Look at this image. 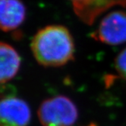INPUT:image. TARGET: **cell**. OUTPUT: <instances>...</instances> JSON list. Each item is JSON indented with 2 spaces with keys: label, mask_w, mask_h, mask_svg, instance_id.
<instances>
[{
  "label": "cell",
  "mask_w": 126,
  "mask_h": 126,
  "mask_svg": "<svg viewBox=\"0 0 126 126\" xmlns=\"http://www.w3.org/2000/svg\"><path fill=\"white\" fill-rule=\"evenodd\" d=\"M31 49L36 61L44 67H60L74 59L72 36L62 25L40 29L33 37Z\"/></svg>",
  "instance_id": "cell-1"
},
{
  "label": "cell",
  "mask_w": 126,
  "mask_h": 126,
  "mask_svg": "<svg viewBox=\"0 0 126 126\" xmlns=\"http://www.w3.org/2000/svg\"><path fill=\"white\" fill-rule=\"evenodd\" d=\"M38 117L43 126H75L78 111L71 99L59 95L43 101Z\"/></svg>",
  "instance_id": "cell-2"
},
{
  "label": "cell",
  "mask_w": 126,
  "mask_h": 126,
  "mask_svg": "<svg viewBox=\"0 0 126 126\" xmlns=\"http://www.w3.org/2000/svg\"><path fill=\"white\" fill-rule=\"evenodd\" d=\"M92 37L112 46L126 43V12L113 11L108 13L100 22Z\"/></svg>",
  "instance_id": "cell-3"
},
{
  "label": "cell",
  "mask_w": 126,
  "mask_h": 126,
  "mask_svg": "<svg viewBox=\"0 0 126 126\" xmlns=\"http://www.w3.org/2000/svg\"><path fill=\"white\" fill-rule=\"evenodd\" d=\"M31 117L30 106L21 98L12 95L2 98L0 104L1 126H28Z\"/></svg>",
  "instance_id": "cell-4"
},
{
  "label": "cell",
  "mask_w": 126,
  "mask_h": 126,
  "mask_svg": "<svg viewBox=\"0 0 126 126\" xmlns=\"http://www.w3.org/2000/svg\"><path fill=\"white\" fill-rule=\"evenodd\" d=\"M25 17L26 8L21 0H0V27L3 31L18 28Z\"/></svg>",
  "instance_id": "cell-5"
},
{
  "label": "cell",
  "mask_w": 126,
  "mask_h": 126,
  "mask_svg": "<svg viewBox=\"0 0 126 126\" xmlns=\"http://www.w3.org/2000/svg\"><path fill=\"white\" fill-rule=\"evenodd\" d=\"M74 10L84 23L91 24L103 12L116 5H126V0H80L73 2Z\"/></svg>",
  "instance_id": "cell-6"
},
{
  "label": "cell",
  "mask_w": 126,
  "mask_h": 126,
  "mask_svg": "<svg viewBox=\"0 0 126 126\" xmlns=\"http://www.w3.org/2000/svg\"><path fill=\"white\" fill-rule=\"evenodd\" d=\"M21 66V57L15 49L4 42L0 43V80L3 84L13 79Z\"/></svg>",
  "instance_id": "cell-7"
},
{
  "label": "cell",
  "mask_w": 126,
  "mask_h": 126,
  "mask_svg": "<svg viewBox=\"0 0 126 126\" xmlns=\"http://www.w3.org/2000/svg\"><path fill=\"white\" fill-rule=\"evenodd\" d=\"M115 68L119 76L126 80V48L122 50L116 56Z\"/></svg>",
  "instance_id": "cell-8"
},
{
  "label": "cell",
  "mask_w": 126,
  "mask_h": 126,
  "mask_svg": "<svg viewBox=\"0 0 126 126\" xmlns=\"http://www.w3.org/2000/svg\"><path fill=\"white\" fill-rule=\"evenodd\" d=\"M72 1V2H78V1H80V0H71Z\"/></svg>",
  "instance_id": "cell-9"
}]
</instances>
